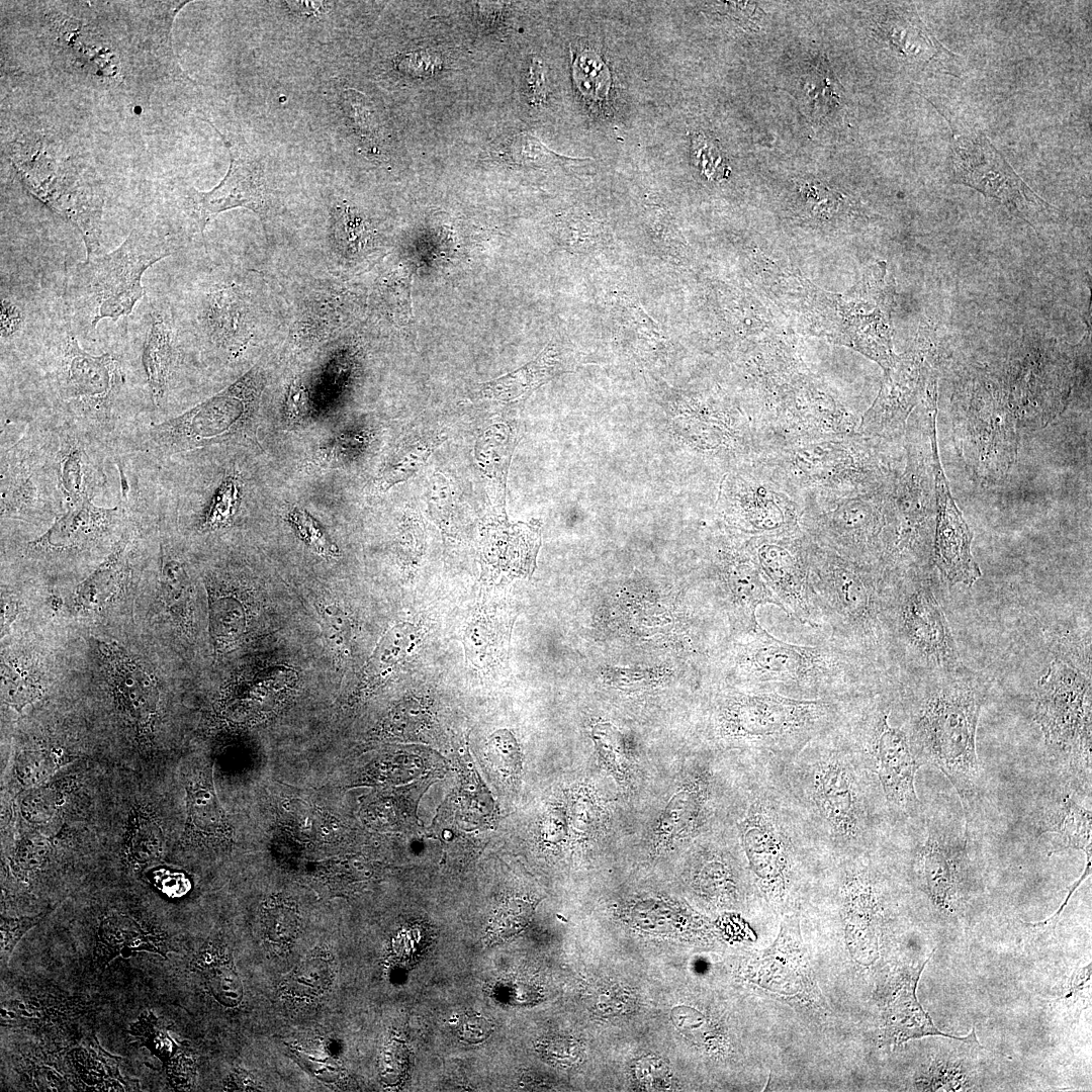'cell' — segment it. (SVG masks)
<instances>
[{
	"instance_id": "obj_1",
	"label": "cell",
	"mask_w": 1092,
	"mask_h": 1092,
	"mask_svg": "<svg viewBox=\"0 0 1092 1092\" xmlns=\"http://www.w3.org/2000/svg\"><path fill=\"white\" fill-rule=\"evenodd\" d=\"M907 732L920 764L938 768L959 795L973 825L981 788L976 735L986 696L981 685L957 670L906 690Z\"/></svg>"
},
{
	"instance_id": "obj_2",
	"label": "cell",
	"mask_w": 1092,
	"mask_h": 1092,
	"mask_svg": "<svg viewBox=\"0 0 1092 1092\" xmlns=\"http://www.w3.org/2000/svg\"><path fill=\"white\" fill-rule=\"evenodd\" d=\"M809 584L826 639L877 669L889 659L886 570L833 551L805 535Z\"/></svg>"
},
{
	"instance_id": "obj_3",
	"label": "cell",
	"mask_w": 1092,
	"mask_h": 1092,
	"mask_svg": "<svg viewBox=\"0 0 1092 1092\" xmlns=\"http://www.w3.org/2000/svg\"><path fill=\"white\" fill-rule=\"evenodd\" d=\"M734 664L738 678L752 691L809 700L850 701L870 688L880 672L826 638L814 645L790 643L759 623L743 632Z\"/></svg>"
},
{
	"instance_id": "obj_4",
	"label": "cell",
	"mask_w": 1092,
	"mask_h": 1092,
	"mask_svg": "<svg viewBox=\"0 0 1092 1092\" xmlns=\"http://www.w3.org/2000/svg\"><path fill=\"white\" fill-rule=\"evenodd\" d=\"M849 702L797 699L772 692L737 693L719 708L718 733L760 751H796L837 728Z\"/></svg>"
},
{
	"instance_id": "obj_5",
	"label": "cell",
	"mask_w": 1092,
	"mask_h": 1092,
	"mask_svg": "<svg viewBox=\"0 0 1092 1092\" xmlns=\"http://www.w3.org/2000/svg\"><path fill=\"white\" fill-rule=\"evenodd\" d=\"M1091 679L1060 659L1038 679L1034 720L1066 784L1091 795Z\"/></svg>"
},
{
	"instance_id": "obj_6",
	"label": "cell",
	"mask_w": 1092,
	"mask_h": 1092,
	"mask_svg": "<svg viewBox=\"0 0 1092 1092\" xmlns=\"http://www.w3.org/2000/svg\"><path fill=\"white\" fill-rule=\"evenodd\" d=\"M889 659L909 671L918 665L959 669L958 646L930 585L915 571H886Z\"/></svg>"
},
{
	"instance_id": "obj_7",
	"label": "cell",
	"mask_w": 1092,
	"mask_h": 1092,
	"mask_svg": "<svg viewBox=\"0 0 1092 1092\" xmlns=\"http://www.w3.org/2000/svg\"><path fill=\"white\" fill-rule=\"evenodd\" d=\"M813 294L808 310L819 334L856 349L885 371L894 365L898 356L891 341L893 287L886 280L885 263L871 267L845 294L820 289Z\"/></svg>"
},
{
	"instance_id": "obj_8",
	"label": "cell",
	"mask_w": 1092,
	"mask_h": 1092,
	"mask_svg": "<svg viewBox=\"0 0 1092 1092\" xmlns=\"http://www.w3.org/2000/svg\"><path fill=\"white\" fill-rule=\"evenodd\" d=\"M169 255L168 248L155 237L131 233L113 251L77 263L70 287L90 325L94 328L103 318L116 321L128 315L144 296L143 274Z\"/></svg>"
},
{
	"instance_id": "obj_9",
	"label": "cell",
	"mask_w": 1092,
	"mask_h": 1092,
	"mask_svg": "<svg viewBox=\"0 0 1092 1092\" xmlns=\"http://www.w3.org/2000/svg\"><path fill=\"white\" fill-rule=\"evenodd\" d=\"M890 713L888 705L875 703L855 719L850 736L868 768L877 775L890 809L898 815L915 817L920 812L915 777L921 764L906 728L892 726Z\"/></svg>"
},
{
	"instance_id": "obj_10",
	"label": "cell",
	"mask_w": 1092,
	"mask_h": 1092,
	"mask_svg": "<svg viewBox=\"0 0 1092 1092\" xmlns=\"http://www.w3.org/2000/svg\"><path fill=\"white\" fill-rule=\"evenodd\" d=\"M938 810L925 819V835L915 848L913 867L921 890L933 905L953 913L963 897L975 840L965 817L942 813L940 806Z\"/></svg>"
},
{
	"instance_id": "obj_11",
	"label": "cell",
	"mask_w": 1092,
	"mask_h": 1092,
	"mask_svg": "<svg viewBox=\"0 0 1092 1092\" xmlns=\"http://www.w3.org/2000/svg\"><path fill=\"white\" fill-rule=\"evenodd\" d=\"M808 793L835 841L863 844L870 825L868 809L848 754L833 748L816 757L808 770Z\"/></svg>"
},
{
	"instance_id": "obj_12",
	"label": "cell",
	"mask_w": 1092,
	"mask_h": 1092,
	"mask_svg": "<svg viewBox=\"0 0 1092 1092\" xmlns=\"http://www.w3.org/2000/svg\"><path fill=\"white\" fill-rule=\"evenodd\" d=\"M952 162L957 182L1000 200L1029 223L1058 211L1023 182L982 132L958 138Z\"/></svg>"
},
{
	"instance_id": "obj_13",
	"label": "cell",
	"mask_w": 1092,
	"mask_h": 1092,
	"mask_svg": "<svg viewBox=\"0 0 1092 1092\" xmlns=\"http://www.w3.org/2000/svg\"><path fill=\"white\" fill-rule=\"evenodd\" d=\"M805 535L760 537L752 546L757 567L782 611L801 625L819 630L809 584Z\"/></svg>"
},
{
	"instance_id": "obj_14",
	"label": "cell",
	"mask_w": 1092,
	"mask_h": 1092,
	"mask_svg": "<svg viewBox=\"0 0 1092 1092\" xmlns=\"http://www.w3.org/2000/svg\"><path fill=\"white\" fill-rule=\"evenodd\" d=\"M935 495L933 562L951 584L973 585L982 571L973 557V533L957 506L941 467L935 433L929 435Z\"/></svg>"
},
{
	"instance_id": "obj_15",
	"label": "cell",
	"mask_w": 1092,
	"mask_h": 1092,
	"mask_svg": "<svg viewBox=\"0 0 1092 1092\" xmlns=\"http://www.w3.org/2000/svg\"><path fill=\"white\" fill-rule=\"evenodd\" d=\"M58 383L62 397L89 415H106L124 384L120 362L109 353L84 351L68 334L63 344Z\"/></svg>"
},
{
	"instance_id": "obj_16",
	"label": "cell",
	"mask_w": 1092,
	"mask_h": 1092,
	"mask_svg": "<svg viewBox=\"0 0 1092 1092\" xmlns=\"http://www.w3.org/2000/svg\"><path fill=\"white\" fill-rule=\"evenodd\" d=\"M741 840L760 889L770 900L787 891L792 866V843L779 814L762 800L753 803L740 824Z\"/></svg>"
},
{
	"instance_id": "obj_17",
	"label": "cell",
	"mask_w": 1092,
	"mask_h": 1092,
	"mask_svg": "<svg viewBox=\"0 0 1092 1092\" xmlns=\"http://www.w3.org/2000/svg\"><path fill=\"white\" fill-rule=\"evenodd\" d=\"M230 153L229 170L221 182L207 192L191 191L192 212L203 233L208 221L219 212L245 207L260 216L267 211L264 169L245 146L219 134Z\"/></svg>"
},
{
	"instance_id": "obj_18",
	"label": "cell",
	"mask_w": 1092,
	"mask_h": 1092,
	"mask_svg": "<svg viewBox=\"0 0 1092 1092\" xmlns=\"http://www.w3.org/2000/svg\"><path fill=\"white\" fill-rule=\"evenodd\" d=\"M926 369L922 357L907 354L885 371L881 391L866 414L862 428L872 434L889 435L904 427L911 410L924 391Z\"/></svg>"
},
{
	"instance_id": "obj_19",
	"label": "cell",
	"mask_w": 1092,
	"mask_h": 1092,
	"mask_svg": "<svg viewBox=\"0 0 1092 1092\" xmlns=\"http://www.w3.org/2000/svg\"><path fill=\"white\" fill-rule=\"evenodd\" d=\"M759 980L761 987L772 992L818 998L797 915L786 917L778 939L762 954Z\"/></svg>"
},
{
	"instance_id": "obj_20",
	"label": "cell",
	"mask_w": 1092,
	"mask_h": 1092,
	"mask_svg": "<svg viewBox=\"0 0 1092 1092\" xmlns=\"http://www.w3.org/2000/svg\"><path fill=\"white\" fill-rule=\"evenodd\" d=\"M97 646L118 703L139 727H150L159 700L155 678L117 644L97 641Z\"/></svg>"
},
{
	"instance_id": "obj_21",
	"label": "cell",
	"mask_w": 1092,
	"mask_h": 1092,
	"mask_svg": "<svg viewBox=\"0 0 1092 1092\" xmlns=\"http://www.w3.org/2000/svg\"><path fill=\"white\" fill-rule=\"evenodd\" d=\"M933 952L921 966L915 968L903 979L899 988L887 1002L884 1011V1041L896 1045L909 1039L939 1035L980 1046L975 1028L966 1036L942 1032L917 1000L916 988L919 978Z\"/></svg>"
},
{
	"instance_id": "obj_22",
	"label": "cell",
	"mask_w": 1092,
	"mask_h": 1092,
	"mask_svg": "<svg viewBox=\"0 0 1092 1092\" xmlns=\"http://www.w3.org/2000/svg\"><path fill=\"white\" fill-rule=\"evenodd\" d=\"M119 517V507H98L89 497L58 518L38 539L30 543L37 550L66 551L92 542L106 532Z\"/></svg>"
},
{
	"instance_id": "obj_23",
	"label": "cell",
	"mask_w": 1092,
	"mask_h": 1092,
	"mask_svg": "<svg viewBox=\"0 0 1092 1092\" xmlns=\"http://www.w3.org/2000/svg\"><path fill=\"white\" fill-rule=\"evenodd\" d=\"M1070 787L1068 792H1056L1040 807L1034 820L1035 835L1044 833L1059 834L1063 839V848L1082 850L1086 860L1091 861L1092 824L1091 809L1078 802ZM1081 792V791H1080Z\"/></svg>"
},
{
	"instance_id": "obj_24",
	"label": "cell",
	"mask_w": 1092,
	"mask_h": 1092,
	"mask_svg": "<svg viewBox=\"0 0 1092 1092\" xmlns=\"http://www.w3.org/2000/svg\"><path fill=\"white\" fill-rule=\"evenodd\" d=\"M707 787L704 779H696L674 794L659 819L657 845H670L699 828L708 801Z\"/></svg>"
},
{
	"instance_id": "obj_25",
	"label": "cell",
	"mask_w": 1092,
	"mask_h": 1092,
	"mask_svg": "<svg viewBox=\"0 0 1092 1092\" xmlns=\"http://www.w3.org/2000/svg\"><path fill=\"white\" fill-rule=\"evenodd\" d=\"M174 356V338L169 322L155 313L145 339L142 362L154 403L164 399Z\"/></svg>"
},
{
	"instance_id": "obj_26",
	"label": "cell",
	"mask_w": 1092,
	"mask_h": 1092,
	"mask_svg": "<svg viewBox=\"0 0 1092 1092\" xmlns=\"http://www.w3.org/2000/svg\"><path fill=\"white\" fill-rule=\"evenodd\" d=\"M557 350L548 345L532 362L500 378L482 385L484 396L499 400H512L543 384L556 374Z\"/></svg>"
},
{
	"instance_id": "obj_27",
	"label": "cell",
	"mask_w": 1092,
	"mask_h": 1092,
	"mask_svg": "<svg viewBox=\"0 0 1092 1092\" xmlns=\"http://www.w3.org/2000/svg\"><path fill=\"white\" fill-rule=\"evenodd\" d=\"M128 545L129 539L124 536L104 562L79 584L75 596L76 607L97 610L109 601L123 576Z\"/></svg>"
},
{
	"instance_id": "obj_28",
	"label": "cell",
	"mask_w": 1092,
	"mask_h": 1092,
	"mask_svg": "<svg viewBox=\"0 0 1092 1092\" xmlns=\"http://www.w3.org/2000/svg\"><path fill=\"white\" fill-rule=\"evenodd\" d=\"M98 939L106 950L107 963L118 954L128 957L130 952L140 950L158 952L165 957L159 938L146 932L126 915H107L100 924Z\"/></svg>"
},
{
	"instance_id": "obj_29",
	"label": "cell",
	"mask_w": 1092,
	"mask_h": 1092,
	"mask_svg": "<svg viewBox=\"0 0 1092 1092\" xmlns=\"http://www.w3.org/2000/svg\"><path fill=\"white\" fill-rule=\"evenodd\" d=\"M333 978V960L329 951L312 950L282 982L283 995L299 1002L321 997Z\"/></svg>"
},
{
	"instance_id": "obj_30",
	"label": "cell",
	"mask_w": 1092,
	"mask_h": 1092,
	"mask_svg": "<svg viewBox=\"0 0 1092 1092\" xmlns=\"http://www.w3.org/2000/svg\"><path fill=\"white\" fill-rule=\"evenodd\" d=\"M160 581L162 600L168 612L189 627L192 623L191 583L183 565L177 560L163 558Z\"/></svg>"
},
{
	"instance_id": "obj_31",
	"label": "cell",
	"mask_w": 1092,
	"mask_h": 1092,
	"mask_svg": "<svg viewBox=\"0 0 1092 1092\" xmlns=\"http://www.w3.org/2000/svg\"><path fill=\"white\" fill-rule=\"evenodd\" d=\"M261 923L267 941L277 946H286L298 931L297 907L287 898L271 897L263 905Z\"/></svg>"
},
{
	"instance_id": "obj_32",
	"label": "cell",
	"mask_w": 1092,
	"mask_h": 1092,
	"mask_svg": "<svg viewBox=\"0 0 1092 1092\" xmlns=\"http://www.w3.org/2000/svg\"><path fill=\"white\" fill-rule=\"evenodd\" d=\"M57 466L62 491L71 505H77L89 497L86 487L85 452L76 439L65 441L58 456Z\"/></svg>"
},
{
	"instance_id": "obj_33",
	"label": "cell",
	"mask_w": 1092,
	"mask_h": 1092,
	"mask_svg": "<svg viewBox=\"0 0 1092 1092\" xmlns=\"http://www.w3.org/2000/svg\"><path fill=\"white\" fill-rule=\"evenodd\" d=\"M203 952L210 959L201 957L199 964L206 970V983L211 994L224 1006H237L242 1000L243 988L232 962L220 958L217 951Z\"/></svg>"
},
{
	"instance_id": "obj_34",
	"label": "cell",
	"mask_w": 1092,
	"mask_h": 1092,
	"mask_svg": "<svg viewBox=\"0 0 1092 1092\" xmlns=\"http://www.w3.org/2000/svg\"><path fill=\"white\" fill-rule=\"evenodd\" d=\"M37 490L27 468L2 469V514H24L36 508Z\"/></svg>"
},
{
	"instance_id": "obj_35",
	"label": "cell",
	"mask_w": 1092,
	"mask_h": 1092,
	"mask_svg": "<svg viewBox=\"0 0 1092 1092\" xmlns=\"http://www.w3.org/2000/svg\"><path fill=\"white\" fill-rule=\"evenodd\" d=\"M416 639L415 630L410 625H398L391 629L373 654L368 666L369 673H386L413 650Z\"/></svg>"
},
{
	"instance_id": "obj_36",
	"label": "cell",
	"mask_w": 1092,
	"mask_h": 1092,
	"mask_svg": "<svg viewBox=\"0 0 1092 1092\" xmlns=\"http://www.w3.org/2000/svg\"><path fill=\"white\" fill-rule=\"evenodd\" d=\"M163 849V835L159 825L149 816L135 817L128 842L132 860L146 866L156 861Z\"/></svg>"
},
{
	"instance_id": "obj_37",
	"label": "cell",
	"mask_w": 1092,
	"mask_h": 1092,
	"mask_svg": "<svg viewBox=\"0 0 1092 1092\" xmlns=\"http://www.w3.org/2000/svg\"><path fill=\"white\" fill-rule=\"evenodd\" d=\"M1 690L4 700L21 710L38 696L39 687L34 676L20 665L3 660L1 662Z\"/></svg>"
},
{
	"instance_id": "obj_38",
	"label": "cell",
	"mask_w": 1092,
	"mask_h": 1092,
	"mask_svg": "<svg viewBox=\"0 0 1092 1092\" xmlns=\"http://www.w3.org/2000/svg\"><path fill=\"white\" fill-rule=\"evenodd\" d=\"M189 814L193 825L205 833L214 834L224 827L216 797L206 785L197 784L190 789Z\"/></svg>"
},
{
	"instance_id": "obj_39",
	"label": "cell",
	"mask_w": 1092,
	"mask_h": 1092,
	"mask_svg": "<svg viewBox=\"0 0 1092 1092\" xmlns=\"http://www.w3.org/2000/svg\"><path fill=\"white\" fill-rule=\"evenodd\" d=\"M594 740L607 769L618 781L624 782L629 771V760L620 734L607 725L600 726L594 733Z\"/></svg>"
},
{
	"instance_id": "obj_40",
	"label": "cell",
	"mask_w": 1092,
	"mask_h": 1092,
	"mask_svg": "<svg viewBox=\"0 0 1092 1092\" xmlns=\"http://www.w3.org/2000/svg\"><path fill=\"white\" fill-rule=\"evenodd\" d=\"M130 1033L164 1063L174 1052V1042L167 1032L160 1028L157 1017L151 1011L141 1014L139 1021L130 1026Z\"/></svg>"
},
{
	"instance_id": "obj_41",
	"label": "cell",
	"mask_w": 1092,
	"mask_h": 1092,
	"mask_svg": "<svg viewBox=\"0 0 1092 1092\" xmlns=\"http://www.w3.org/2000/svg\"><path fill=\"white\" fill-rule=\"evenodd\" d=\"M239 504V484L234 477H228L213 495L203 527L217 529L233 518Z\"/></svg>"
},
{
	"instance_id": "obj_42",
	"label": "cell",
	"mask_w": 1092,
	"mask_h": 1092,
	"mask_svg": "<svg viewBox=\"0 0 1092 1092\" xmlns=\"http://www.w3.org/2000/svg\"><path fill=\"white\" fill-rule=\"evenodd\" d=\"M336 239L349 251H358L371 237L368 223L349 206H345L336 220Z\"/></svg>"
},
{
	"instance_id": "obj_43",
	"label": "cell",
	"mask_w": 1092,
	"mask_h": 1092,
	"mask_svg": "<svg viewBox=\"0 0 1092 1092\" xmlns=\"http://www.w3.org/2000/svg\"><path fill=\"white\" fill-rule=\"evenodd\" d=\"M700 870V880L710 895H730L734 890L729 868L718 851L703 853Z\"/></svg>"
},
{
	"instance_id": "obj_44",
	"label": "cell",
	"mask_w": 1092,
	"mask_h": 1092,
	"mask_svg": "<svg viewBox=\"0 0 1092 1092\" xmlns=\"http://www.w3.org/2000/svg\"><path fill=\"white\" fill-rule=\"evenodd\" d=\"M298 535L323 556H336L338 549L327 538L318 524L304 511L293 508L287 515Z\"/></svg>"
},
{
	"instance_id": "obj_45",
	"label": "cell",
	"mask_w": 1092,
	"mask_h": 1092,
	"mask_svg": "<svg viewBox=\"0 0 1092 1092\" xmlns=\"http://www.w3.org/2000/svg\"><path fill=\"white\" fill-rule=\"evenodd\" d=\"M229 598H215L211 602V633L218 643L229 642L240 629V609Z\"/></svg>"
},
{
	"instance_id": "obj_46",
	"label": "cell",
	"mask_w": 1092,
	"mask_h": 1092,
	"mask_svg": "<svg viewBox=\"0 0 1092 1092\" xmlns=\"http://www.w3.org/2000/svg\"><path fill=\"white\" fill-rule=\"evenodd\" d=\"M512 157L518 163L545 164L552 162L584 161L561 156L545 147L539 140L529 133H523L516 138L512 145Z\"/></svg>"
},
{
	"instance_id": "obj_47",
	"label": "cell",
	"mask_w": 1092,
	"mask_h": 1092,
	"mask_svg": "<svg viewBox=\"0 0 1092 1092\" xmlns=\"http://www.w3.org/2000/svg\"><path fill=\"white\" fill-rule=\"evenodd\" d=\"M42 912L33 917L3 918L0 925V958L1 965L6 966L12 956L13 949L19 940L32 927L38 924L49 913Z\"/></svg>"
},
{
	"instance_id": "obj_48",
	"label": "cell",
	"mask_w": 1092,
	"mask_h": 1092,
	"mask_svg": "<svg viewBox=\"0 0 1092 1092\" xmlns=\"http://www.w3.org/2000/svg\"><path fill=\"white\" fill-rule=\"evenodd\" d=\"M489 759L506 776H516L521 768L519 748L507 731H498L488 743Z\"/></svg>"
},
{
	"instance_id": "obj_49",
	"label": "cell",
	"mask_w": 1092,
	"mask_h": 1092,
	"mask_svg": "<svg viewBox=\"0 0 1092 1092\" xmlns=\"http://www.w3.org/2000/svg\"><path fill=\"white\" fill-rule=\"evenodd\" d=\"M430 445L431 444H420L415 446L410 453H405L400 460L392 464L390 469L386 470L382 478L378 481V483H380L379 486L386 489L393 483L403 480L412 475L429 456L431 451Z\"/></svg>"
},
{
	"instance_id": "obj_50",
	"label": "cell",
	"mask_w": 1092,
	"mask_h": 1092,
	"mask_svg": "<svg viewBox=\"0 0 1092 1092\" xmlns=\"http://www.w3.org/2000/svg\"><path fill=\"white\" fill-rule=\"evenodd\" d=\"M55 767L53 755L46 751L27 752L19 756L17 771L26 785H33L52 774Z\"/></svg>"
},
{
	"instance_id": "obj_51",
	"label": "cell",
	"mask_w": 1092,
	"mask_h": 1092,
	"mask_svg": "<svg viewBox=\"0 0 1092 1092\" xmlns=\"http://www.w3.org/2000/svg\"><path fill=\"white\" fill-rule=\"evenodd\" d=\"M693 149L697 163L707 176L715 177L722 173V156L714 142L705 135L698 134L693 142Z\"/></svg>"
},
{
	"instance_id": "obj_52",
	"label": "cell",
	"mask_w": 1092,
	"mask_h": 1092,
	"mask_svg": "<svg viewBox=\"0 0 1092 1092\" xmlns=\"http://www.w3.org/2000/svg\"><path fill=\"white\" fill-rule=\"evenodd\" d=\"M57 805L56 795L52 790L40 789L29 794L22 802L24 816L34 822L50 818Z\"/></svg>"
},
{
	"instance_id": "obj_53",
	"label": "cell",
	"mask_w": 1092,
	"mask_h": 1092,
	"mask_svg": "<svg viewBox=\"0 0 1092 1092\" xmlns=\"http://www.w3.org/2000/svg\"><path fill=\"white\" fill-rule=\"evenodd\" d=\"M457 1035L468 1042H479L485 1039L492 1030V1025L484 1016L478 1014H464L456 1023Z\"/></svg>"
},
{
	"instance_id": "obj_54",
	"label": "cell",
	"mask_w": 1092,
	"mask_h": 1092,
	"mask_svg": "<svg viewBox=\"0 0 1092 1092\" xmlns=\"http://www.w3.org/2000/svg\"><path fill=\"white\" fill-rule=\"evenodd\" d=\"M524 916V908L520 907L518 903L510 902L502 907L490 924V932L495 937H502L511 933L518 925H520L519 918Z\"/></svg>"
},
{
	"instance_id": "obj_55",
	"label": "cell",
	"mask_w": 1092,
	"mask_h": 1092,
	"mask_svg": "<svg viewBox=\"0 0 1092 1092\" xmlns=\"http://www.w3.org/2000/svg\"><path fill=\"white\" fill-rule=\"evenodd\" d=\"M345 100L348 104L349 113L352 116L353 121L362 131L370 132L372 130L373 118L365 97L359 92L349 90L345 92Z\"/></svg>"
},
{
	"instance_id": "obj_56",
	"label": "cell",
	"mask_w": 1092,
	"mask_h": 1092,
	"mask_svg": "<svg viewBox=\"0 0 1092 1092\" xmlns=\"http://www.w3.org/2000/svg\"><path fill=\"white\" fill-rule=\"evenodd\" d=\"M397 67L399 70L414 75L429 74L439 67V61L430 54L415 52L398 60Z\"/></svg>"
},
{
	"instance_id": "obj_57",
	"label": "cell",
	"mask_w": 1092,
	"mask_h": 1092,
	"mask_svg": "<svg viewBox=\"0 0 1092 1092\" xmlns=\"http://www.w3.org/2000/svg\"><path fill=\"white\" fill-rule=\"evenodd\" d=\"M526 83L531 102L535 105L541 104L545 100L546 85L544 69L540 60L534 58L531 61Z\"/></svg>"
},
{
	"instance_id": "obj_58",
	"label": "cell",
	"mask_w": 1092,
	"mask_h": 1092,
	"mask_svg": "<svg viewBox=\"0 0 1092 1092\" xmlns=\"http://www.w3.org/2000/svg\"><path fill=\"white\" fill-rule=\"evenodd\" d=\"M22 313L20 309L8 299L2 300L1 309V336L8 337L15 333L21 326Z\"/></svg>"
},
{
	"instance_id": "obj_59",
	"label": "cell",
	"mask_w": 1092,
	"mask_h": 1092,
	"mask_svg": "<svg viewBox=\"0 0 1092 1092\" xmlns=\"http://www.w3.org/2000/svg\"><path fill=\"white\" fill-rule=\"evenodd\" d=\"M286 3L292 11L301 14H320L331 8V3L328 2L289 1Z\"/></svg>"
},
{
	"instance_id": "obj_60",
	"label": "cell",
	"mask_w": 1092,
	"mask_h": 1092,
	"mask_svg": "<svg viewBox=\"0 0 1092 1092\" xmlns=\"http://www.w3.org/2000/svg\"><path fill=\"white\" fill-rule=\"evenodd\" d=\"M16 614H17V605H16V603L13 602L12 600H10V601L2 600V618H1L2 631L10 623H12V620L15 618Z\"/></svg>"
}]
</instances>
